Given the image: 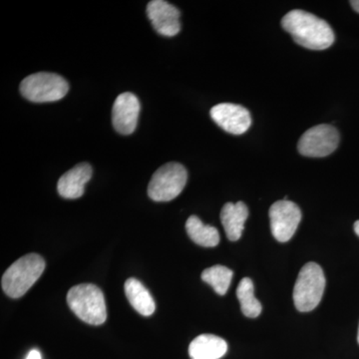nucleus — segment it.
Returning a JSON list of instances; mask_svg holds the SVG:
<instances>
[{
    "label": "nucleus",
    "instance_id": "0eeeda50",
    "mask_svg": "<svg viewBox=\"0 0 359 359\" xmlns=\"http://www.w3.org/2000/svg\"><path fill=\"white\" fill-rule=\"evenodd\" d=\"M339 144V133L332 125L320 124L304 132L297 149L302 156L323 158L332 154Z\"/></svg>",
    "mask_w": 359,
    "mask_h": 359
},
{
    "label": "nucleus",
    "instance_id": "f3484780",
    "mask_svg": "<svg viewBox=\"0 0 359 359\" xmlns=\"http://www.w3.org/2000/svg\"><path fill=\"white\" fill-rule=\"evenodd\" d=\"M237 297L242 313L250 318H257L262 313V304L255 297L254 283L249 278H243L238 283Z\"/></svg>",
    "mask_w": 359,
    "mask_h": 359
},
{
    "label": "nucleus",
    "instance_id": "4be33fe9",
    "mask_svg": "<svg viewBox=\"0 0 359 359\" xmlns=\"http://www.w3.org/2000/svg\"><path fill=\"white\" fill-rule=\"evenodd\" d=\"M358 344H359V327H358Z\"/></svg>",
    "mask_w": 359,
    "mask_h": 359
},
{
    "label": "nucleus",
    "instance_id": "423d86ee",
    "mask_svg": "<svg viewBox=\"0 0 359 359\" xmlns=\"http://www.w3.org/2000/svg\"><path fill=\"white\" fill-rule=\"evenodd\" d=\"M188 181L186 168L179 163H167L153 175L148 195L155 202H169L178 197Z\"/></svg>",
    "mask_w": 359,
    "mask_h": 359
},
{
    "label": "nucleus",
    "instance_id": "ddd939ff",
    "mask_svg": "<svg viewBox=\"0 0 359 359\" xmlns=\"http://www.w3.org/2000/svg\"><path fill=\"white\" fill-rule=\"evenodd\" d=\"M248 217L249 210L245 203H226L224 205L221 212V221L226 237L231 242H236L242 237Z\"/></svg>",
    "mask_w": 359,
    "mask_h": 359
},
{
    "label": "nucleus",
    "instance_id": "9b49d317",
    "mask_svg": "<svg viewBox=\"0 0 359 359\" xmlns=\"http://www.w3.org/2000/svg\"><path fill=\"white\" fill-rule=\"evenodd\" d=\"M140 110V102L133 93L120 94L112 109V122L116 131L122 135L133 133L138 124Z\"/></svg>",
    "mask_w": 359,
    "mask_h": 359
},
{
    "label": "nucleus",
    "instance_id": "6e6552de",
    "mask_svg": "<svg viewBox=\"0 0 359 359\" xmlns=\"http://www.w3.org/2000/svg\"><path fill=\"white\" fill-rule=\"evenodd\" d=\"M269 219L273 237L280 243L289 242L302 221L299 205L289 200L278 201L269 209Z\"/></svg>",
    "mask_w": 359,
    "mask_h": 359
},
{
    "label": "nucleus",
    "instance_id": "1a4fd4ad",
    "mask_svg": "<svg viewBox=\"0 0 359 359\" xmlns=\"http://www.w3.org/2000/svg\"><path fill=\"white\" fill-rule=\"evenodd\" d=\"M211 117L222 129L233 135L245 133L252 125L249 110L238 104H218L212 108Z\"/></svg>",
    "mask_w": 359,
    "mask_h": 359
},
{
    "label": "nucleus",
    "instance_id": "6ab92c4d",
    "mask_svg": "<svg viewBox=\"0 0 359 359\" xmlns=\"http://www.w3.org/2000/svg\"><path fill=\"white\" fill-rule=\"evenodd\" d=\"M25 359H42L41 353H40L37 349H32V351L27 354Z\"/></svg>",
    "mask_w": 359,
    "mask_h": 359
},
{
    "label": "nucleus",
    "instance_id": "a211bd4d",
    "mask_svg": "<svg viewBox=\"0 0 359 359\" xmlns=\"http://www.w3.org/2000/svg\"><path fill=\"white\" fill-rule=\"evenodd\" d=\"M233 271L224 266H214L205 269L202 273V280L209 283L219 295H224L230 287Z\"/></svg>",
    "mask_w": 359,
    "mask_h": 359
},
{
    "label": "nucleus",
    "instance_id": "f03ea898",
    "mask_svg": "<svg viewBox=\"0 0 359 359\" xmlns=\"http://www.w3.org/2000/svg\"><path fill=\"white\" fill-rule=\"evenodd\" d=\"M44 269L43 257L37 254L26 255L6 269L2 276V290L11 299H18L32 289Z\"/></svg>",
    "mask_w": 359,
    "mask_h": 359
},
{
    "label": "nucleus",
    "instance_id": "20e7f679",
    "mask_svg": "<svg viewBox=\"0 0 359 359\" xmlns=\"http://www.w3.org/2000/svg\"><path fill=\"white\" fill-rule=\"evenodd\" d=\"M325 289V276L320 264L309 263L299 271L294 289L295 308L302 313L313 311L320 304Z\"/></svg>",
    "mask_w": 359,
    "mask_h": 359
},
{
    "label": "nucleus",
    "instance_id": "9d476101",
    "mask_svg": "<svg viewBox=\"0 0 359 359\" xmlns=\"http://www.w3.org/2000/svg\"><path fill=\"white\" fill-rule=\"evenodd\" d=\"M147 14L156 32L163 36H175L181 32V13L173 4L164 0H153L148 4Z\"/></svg>",
    "mask_w": 359,
    "mask_h": 359
},
{
    "label": "nucleus",
    "instance_id": "dca6fc26",
    "mask_svg": "<svg viewBox=\"0 0 359 359\" xmlns=\"http://www.w3.org/2000/svg\"><path fill=\"white\" fill-rule=\"evenodd\" d=\"M189 237L196 244L205 248L216 247L219 243V233L215 226L205 224L199 217L191 216L186 223Z\"/></svg>",
    "mask_w": 359,
    "mask_h": 359
},
{
    "label": "nucleus",
    "instance_id": "412c9836",
    "mask_svg": "<svg viewBox=\"0 0 359 359\" xmlns=\"http://www.w3.org/2000/svg\"><path fill=\"white\" fill-rule=\"evenodd\" d=\"M354 231H355L356 235L359 237V221H356L354 223Z\"/></svg>",
    "mask_w": 359,
    "mask_h": 359
},
{
    "label": "nucleus",
    "instance_id": "f257e3e1",
    "mask_svg": "<svg viewBox=\"0 0 359 359\" xmlns=\"http://www.w3.org/2000/svg\"><path fill=\"white\" fill-rule=\"evenodd\" d=\"M282 26L297 44L311 50H325L334 42V33L327 21L304 11L283 16Z\"/></svg>",
    "mask_w": 359,
    "mask_h": 359
},
{
    "label": "nucleus",
    "instance_id": "f8f14e48",
    "mask_svg": "<svg viewBox=\"0 0 359 359\" xmlns=\"http://www.w3.org/2000/svg\"><path fill=\"white\" fill-rule=\"evenodd\" d=\"M92 177V168L88 163H80L66 172L57 184L59 195L65 199L74 200L82 197L85 185Z\"/></svg>",
    "mask_w": 359,
    "mask_h": 359
},
{
    "label": "nucleus",
    "instance_id": "aec40b11",
    "mask_svg": "<svg viewBox=\"0 0 359 359\" xmlns=\"http://www.w3.org/2000/svg\"><path fill=\"white\" fill-rule=\"evenodd\" d=\"M351 6H353L356 13H359V0H353V1H351Z\"/></svg>",
    "mask_w": 359,
    "mask_h": 359
},
{
    "label": "nucleus",
    "instance_id": "2eb2a0df",
    "mask_svg": "<svg viewBox=\"0 0 359 359\" xmlns=\"http://www.w3.org/2000/svg\"><path fill=\"white\" fill-rule=\"evenodd\" d=\"M125 294L137 313L143 316H150L154 313L156 304L154 299L143 283L136 278H129L125 283Z\"/></svg>",
    "mask_w": 359,
    "mask_h": 359
},
{
    "label": "nucleus",
    "instance_id": "7ed1b4c3",
    "mask_svg": "<svg viewBox=\"0 0 359 359\" xmlns=\"http://www.w3.org/2000/svg\"><path fill=\"white\" fill-rule=\"evenodd\" d=\"M67 304L75 316L88 325H103L107 320L105 297L95 285L81 283L73 287L68 292Z\"/></svg>",
    "mask_w": 359,
    "mask_h": 359
},
{
    "label": "nucleus",
    "instance_id": "4468645a",
    "mask_svg": "<svg viewBox=\"0 0 359 359\" xmlns=\"http://www.w3.org/2000/svg\"><path fill=\"white\" fill-rule=\"evenodd\" d=\"M226 351V340L214 334H201L189 346V354L192 359H219Z\"/></svg>",
    "mask_w": 359,
    "mask_h": 359
},
{
    "label": "nucleus",
    "instance_id": "39448f33",
    "mask_svg": "<svg viewBox=\"0 0 359 359\" xmlns=\"http://www.w3.org/2000/svg\"><path fill=\"white\" fill-rule=\"evenodd\" d=\"M68 91V82L55 73H34L25 78L20 84L22 96L34 103L55 102L65 98Z\"/></svg>",
    "mask_w": 359,
    "mask_h": 359
}]
</instances>
